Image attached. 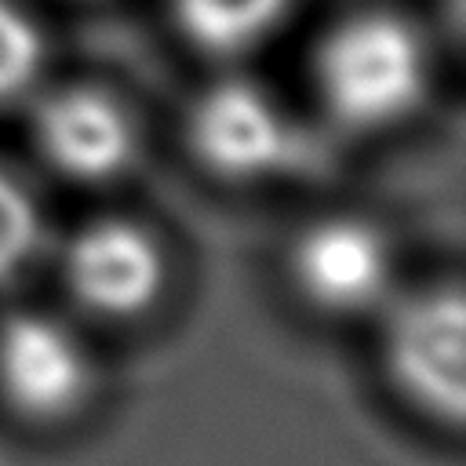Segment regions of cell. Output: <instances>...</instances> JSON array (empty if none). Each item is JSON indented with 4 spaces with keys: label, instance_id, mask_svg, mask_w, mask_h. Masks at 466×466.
I'll list each match as a JSON object with an SVG mask.
<instances>
[{
    "label": "cell",
    "instance_id": "obj_1",
    "mask_svg": "<svg viewBox=\"0 0 466 466\" xmlns=\"http://www.w3.org/2000/svg\"><path fill=\"white\" fill-rule=\"evenodd\" d=\"M313 84L328 116L346 131H382L411 116L430 87V55L411 22L360 11L317 44Z\"/></svg>",
    "mask_w": 466,
    "mask_h": 466
},
{
    "label": "cell",
    "instance_id": "obj_2",
    "mask_svg": "<svg viewBox=\"0 0 466 466\" xmlns=\"http://www.w3.org/2000/svg\"><path fill=\"white\" fill-rule=\"evenodd\" d=\"M390 382L422 415L459 426L466 415V302L455 284L397 302L382 331Z\"/></svg>",
    "mask_w": 466,
    "mask_h": 466
},
{
    "label": "cell",
    "instance_id": "obj_3",
    "mask_svg": "<svg viewBox=\"0 0 466 466\" xmlns=\"http://www.w3.org/2000/svg\"><path fill=\"white\" fill-rule=\"evenodd\" d=\"M189 153L226 182H255L291 167L299 138L269 91L229 76L197 95L186 116Z\"/></svg>",
    "mask_w": 466,
    "mask_h": 466
},
{
    "label": "cell",
    "instance_id": "obj_4",
    "mask_svg": "<svg viewBox=\"0 0 466 466\" xmlns=\"http://www.w3.org/2000/svg\"><path fill=\"white\" fill-rule=\"evenodd\" d=\"M62 284L69 299L106 320H131L146 313L167 280L160 240L131 218H91L62 244Z\"/></svg>",
    "mask_w": 466,
    "mask_h": 466
},
{
    "label": "cell",
    "instance_id": "obj_5",
    "mask_svg": "<svg viewBox=\"0 0 466 466\" xmlns=\"http://www.w3.org/2000/svg\"><path fill=\"white\" fill-rule=\"evenodd\" d=\"M29 127L44 164L80 186L113 182L138 157L131 109L95 84H66L40 95Z\"/></svg>",
    "mask_w": 466,
    "mask_h": 466
},
{
    "label": "cell",
    "instance_id": "obj_6",
    "mask_svg": "<svg viewBox=\"0 0 466 466\" xmlns=\"http://www.w3.org/2000/svg\"><path fill=\"white\" fill-rule=\"evenodd\" d=\"M91 364L80 339L55 317L18 309L0 320V397L33 422H55L80 408Z\"/></svg>",
    "mask_w": 466,
    "mask_h": 466
},
{
    "label": "cell",
    "instance_id": "obj_7",
    "mask_svg": "<svg viewBox=\"0 0 466 466\" xmlns=\"http://www.w3.org/2000/svg\"><path fill=\"white\" fill-rule=\"evenodd\" d=\"M291 284L320 313L350 317L379 306L393 277L386 237L350 215L306 226L291 244Z\"/></svg>",
    "mask_w": 466,
    "mask_h": 466
},
{
    "label": "cell",
    "instance_id": "obj_8",
    "mask_svg": "<svg viewBox=\"0 0 466 466\" xmlns=\"http://www.w3.org/2000/svg\"><path fill=\"white\" fill-rule=\"evenodd\" d=\"M178 33L204 55L237 58L262 44L291 0H167Z\"/></svg>",
    "mask_w": 466,
    "mask_h": 466
},
{
    "label": "cell",
    "instance_id": "obj_9",
    "mask_svg": "<svg viewBox=\"0 0 466 466\" xmlns=\"http://www.w3.org/2000/svg\"><path fill=\"white\" fill-rule=\"evenodd\" d=\"M44 244V218L29 189L0 167V284L22 277Z\"/></svg>",
    "mask_w": 466,
    "mask_h": 466
},
{
    "label": "cell",
    "instance_id": "obj_10",
    "mask_svg": "<svg viewBox=\"0 0 466 466\" xmlns=\"http://www.w3.org/2000/svg\"><path fill=\"white\" fill-rule=\"evenodd\" d=\"M44 33L15 0H0V106L18 102L40 76Z\"/></svg>",
    "mask_w": 466,
    "mask_h": 466
}]
</instances>
